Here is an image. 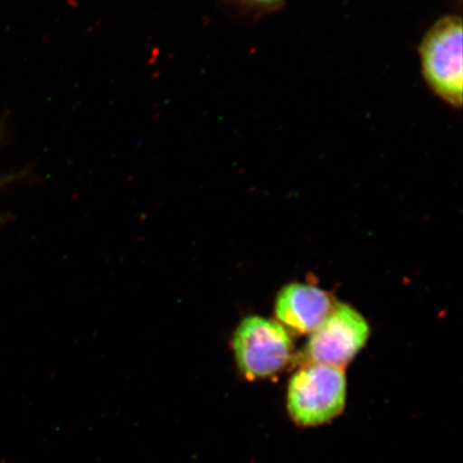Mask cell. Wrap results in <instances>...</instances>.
<instances>
[{
	"instance_id": "obj_2",
	"label": "cell",
	"mask_w": 463,
	"mask_h": 463,
	"mask_svg": "<svg viewBox=\"0 0 463 463\" xmlns=\"http://www.w3.org/2000/svg\"><path fill=\"white\" fill-rule=\"evenodd\" d=\"M346 402V379L343 368L306 363L288 383L287 408L299 427L327 424L343 413Z\"/></svg>"
},
{
	"instance_id": "obj_1",
	"label": "cell",
	"mask_w": 463,
	"mask_h": 463,
	"mask_svg": "<svg viewBox=\"0 0 463 463\" xmlns=\"http://www.w3.org/2000/svg\"><path fill=\"white\" fill-rule=\"evenodd\" d=\"M462 29L461 16H442L419 46L422 79L439 99L455 109L463 102Z\"/></svg>"
},
{
	"instance_id": "obj_6",
	"label": "cell",
	"mask_w": 463,
	"mask_h": 463,
	"mask_svg": "<svg viewBox=\"0 0 463 463\" xmlns=\"http://www.w3.org/2000/svg\"><path fill=\"white\" fill-rule=\"evenodd\" d=\"M288 0H222L224 5L241 17L257 21L276 14L285 7Z\"/></svg>"
},
{
	"instance_id": "obj_5",
	"label": "cell",
	"mask_w": 463,
	"mask_h": 463,
	"mask_svg": "<svg viewBox=\"0 0 463 463\" xmlns=\"http://www.w3.org/2000/svg\"><path fill=\"white\" fill-rule=\"evenodd\" d=\"M333 300L322 289L292 283L278 295L276 316L278 320L295 333H314L334 308Z\"/></svg>"
},
{
	"instance_id": "obj_7",
	"label": "cell",
	"mask_w": 463,
	"mask_h": 463,
	"mask_svg": "<svg viewBox=\"0 0 463 463\" xmlns=\"http://www.w3.org/2000/svg\"><path fill=\"white\" fill-rule=\"evenodd\" d=\"M0 222H2V219H0Z\"/></svg>"
},
{
	"instance_id": "obj_4",
	"label": "cell",
	"mask_w": 463,
	"mask_h": 463,
	"mask_svg": "<svg viewBox=\"0 0 463 463\" xmlns=\"http://www.w3.org/2000/svg\"><path fill=\"white\" fill-rule=\"evenodd\" d=\"M368 335V324L356 310L335 304L311 335L305 351L307 363L344 368L366 344Z\"/></svg>"
},
{
	"instance_id": "obj_3",
	"label": "cell",
	"mask_w": 463,
	"mask_h": 463,
	"mask_svg": "<svg viewBox=\"0 0 463 463\" xmlns=\"http://www.w3.org/2000/svg\"><path fill=\"white\" fill-rule=\"evenodd\" d=\"M237 370L248 381L280 373L292 354V340L281 324L260 317H247L231 341Z\"/></svg>"
}]
</instances>
